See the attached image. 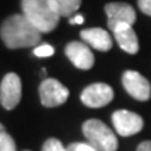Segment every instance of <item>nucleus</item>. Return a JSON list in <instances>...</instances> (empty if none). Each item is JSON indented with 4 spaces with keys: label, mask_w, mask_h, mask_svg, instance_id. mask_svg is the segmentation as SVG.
Listing matches in <instances>:
<instances>
[{
    "label": "nucleus",
    "mask_w": 151,
    "mask_h": 151,
    "mask_svg": "<svg viewBox=\"0 0 151 151\" xmlns=\"http://www.w3.org/2000/svg\"><path fill=\"white\" fill-rule=\"evenodd\" d=\"M0 151H16L14 140L4 130H1V133H0Z\"/></svg>",
    "instance_id": "obj_14"
},
{
    "label": "nucleus",
    "mask_w": 151,
    "mask_h": 151,
    "mask_svg": "<svg viewBox=\"0 0 151 151\" xmlns=\"http://www.w3.org/2000/svg\"><path fill=\"white\" fill-rule=\"evenodd\" d=\"M42 151H67V148L63 147V144L60 143V140L50 137L43 143L42 146Z\"/></svg>",
    "instance_id": "obj_15"
},
{
    "label": "nucleus",
    "mask_w": 151,
    "mask_h": 151,
    "mask_svg": "<svg viewBox=\"0 0 151 151\" xmlns=\"http://www.w3.org/2000/svg\"><path fill=\"white\" fill-rule=\"evenodd\" d=\"M112 123L115 130L123 137L139 133L143 129V124H144L143 123V118L140 115L126 111V109H120V111L113 112Z\"/></svg>",
    "instance_id": "obj_8"
},
{
    "label": "nucleus",
    "mask_w": 151,
    "mask_h": 151,
    "mask_svg": "<svg viewBox=\"0 0 151 151\" xmlns=\"http://www.w3.org/2000/svg\"><path fill=\"white\" fill-rule=\"evenodd\" d=\"M81 102L90 108H102L113 99L112 87L105 83H94L87 86L81 92Z\"/></svg>",
    "instance_id": "obj_5"
},
{
    "label": "nucleus",
    "mask_w": 151,
    "mask_h": 151,
    "mask_svg": "<svg viewBox=\"0 0 151 151\" xmlns=\"http://www.w3.org/2000/svg\"><path fill=\"white\" fill-rule=\"evenodd\" d=\"M122 84H123L124 90L129 92V95H132L134 99H139V101L150 99L151 84L139 71L126 70L122 76Z\"/></svg>",
    "instance_id": "obj_6"
},
{
    "label": "nucleus",
    "mask_w": 151,
    "mask_h": 151,
    "mask_svg": "<svg viewBox=\"0 0 151 151\" xmlns=\"http://www.w3.org/2000/svg\"><path fill=\"white\" fill-rule=\"evenodd\" d=\"M118 45L126 53L134 55L139 50V39L130 24H118L111 29Z\"/></svg>",
    "instance_id": "obj_11"
},
{
    "label": "nucleus",
    "mask_w": 151,
    "mask_h": 151,
    "mask_svg": "<svg viewBox=\"0 0 151 151\" xmlns=\"http://www.w3.org/2000/svg\"><path fill=\"white\" fill-rule=\"evenodd\" d=\"M65 52L66 56L69 58V60L77 69L88 70L94 66V55H92V52L86 43L73 41V42L67 43Z\"/></svg>",
    "instance_id": "obj_10"
},
{
    "label": "nucleus",
    "mask_w": 151,
    "mask_h": 151,
    "mask_svg": "<svg viewBox=\"0 0 151 151\" xmlns=\"http://www.w3.org/2000/svg\"><path fill=\"white\" fill-rule=\"evenodd\" d=\"M137 151H151V141L150 140L141 141L139 147H137Z\"/></svg>",
    "instance_id": "obj_20"
},
{
    "label": "nucleus",
    "mask_w": 151,
    "mask_h": 151,
    "mask_svg": "<svg viewBox=\"0 0 151 151\" xmlns=\"http://www.w3.org/2000/svg\"><path fill=\"white\" fill-rule=\"evenodd\" d=\"M69 22L70 24H83L84 22V16L83 14H76V16L69 18Z\"/></svg>",
    "instance_id": "obj_19"
},
{
    "label": "nucleus",
    "mask_w": 151,
    "mask_h": 151,
    "mask_svg": "<svg viewBox=\"0 0 151 151\" xmlns=\"http://www.w3.org/2000/svg\"><path fill=\"white\" fill-rule=\"evenodd\" d=\"M1 39L7 48H31L41 41V31L24 14H13L1 24Z\"/></svg>",
    "instance_id": "obj_1"
},
{
    "label": "nucleus",
    "mask_w": 151,
    "mask_h": 151,
    "mask_svg": "<svg viewBox=\"0 0 151 151\" xmlns=\"http://www.w3.org/2000/svg\"><path fill=\"white\" fill-rule=\"evenodd\" d=\"M53 53H55L53 46H50L48 43L35 46V49H34V55L38 56V58H48V56H52Z\"/></svg>",
    "instance_id": "obj_16"
},
{
    "label": "nucleus",
    "mask_w": 151,
    "mask_h": 151,
    "mask_svg": "<svg viewBox=\"0 0 151 151\" xmlns=\"http://www.w3.org/2000/svg\"><path fill=\"white\" fill-rule=\"evenodd\" d=\"M105 13L108 17V27L112 29L118 24H130L133 25L136 21V11L127 3H120V1H113L105 4Z\"/></svg>",
    "instance_id": "obj_9"
},
{
    "label": "nucleus",
    "mask_w": 151,
    "mask_h": 151,
    "mask_svg": "<svg viewBox=\"0 0 151 151\" xmlns=\"http://www.w3.org/2000/svg\"><path fill=\"white\" fill-rule=\"evenodd\" d=\"M80 37L83 38V41L88 43L90 46H92L97 50L101 52H108L111 50L113 45V41L109 32L104 28H88V29H83L80 32Z\"/></svg>",
    "instance_id": "obj_12"
},
{
    "label": "nucleus",
    "mask_w": 151,
    "mask_h": 151,
    "mask_svg": "<svg viewBox=\"0 0 151 151\" xmlns=\"http://www.w3.org/2000/svg\"><path fill=\"white\" fill-rule=\"evenodd\" d=\"M21 99V80L16 73H7L0 84V101L4 109H14Z\"/></svg>",
    "instance_id": "obj_7"
},
{
    "label": "nucleus",
    "mask_w": 151,
    "mask_h": 151,
    "mask_svg": "<svg viewBox=\"0 0 151 151\" xmlns=\"http://www.w3.org/2000/svg\"><path fill=\"white\" fill-rule=\"evenodd\" d=\"M22 14L41 31L50 32L59 24L60 17L55 13L49 0H21Z\"/></svg>",
    "instance_id": "obj_2"
},
{
    "label": "nucleus",
    "mask_w": 151,
    "mask_h": 151,
    "mask_svg": "<svg viewBox=\"0 0 151 151\" xmlns=\"http://www.w3.org/2000/svg\"><path fill=\"white\" fill-rule=\"evenodd\" d=\"M139 7L144 14L151 17V0H139Z\"/></svg>",
    "instance_id": "obj_18"
},
{
    "label": "nucleus",
    "mask_w": 151,
    "mask_h": 151,
    "mask_svg": "<svg viewBox=\"0 0 151 151\" xmlns=\"http://www.w3.org/2000/svg\"><path fill=\"white\" fill-rule=\"evenodd\" d=\"M83 133L88 143L98 151H116L118 139L106 124L98 119H88L83 124Z\"/></svg>",
    "instance_id": "obj_3"
},
{
    "label": "nucleus",
    "mask_w": 151,
    "mask_h": 151,
    "mask_svg": "<svg viewBox=\"0 0 151 151\" xmlns=\"http://www.w3.org/2000/svg\"><path fill=\"white\" fill-rule=\"evenodd\" d=\"M55 13L59 17H70L80 9L81 0H49Z\"/></svg>",
    "instance_id": "obj_13"
},
{
    "label": "nucleus",
    "mask_w": 151,
    "mask_h": 151,
    "mask_svg": "<svg viewBox=\"0 0 151 151\" xmlns=\"http://www.w3.org/2000/svg\"><path fill=\"white\" fill-rule=\"evenodd\" d=\"M39 98L43 106L55 108L67 101L69 90L56 78H46L39 86Z\"/></svg>",
    "instance_id": "obj_4"
},
{
    "label": "nucleus",
    "mask_w": 151,
    "mask_h": 151,
    "mask_svg": "<svg viewBox=\"0 0 151 151\" xmlns=\"http://www.w3.org/2000/svg\"><path fill=\"white\" fill-rule=\"evenodd\" d=\"M67 151H98L90 143H71L67 147Z\"/></svg>",
    "instance_id": "obj_17"
}]
</instances>
